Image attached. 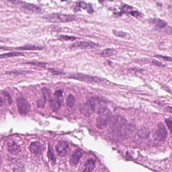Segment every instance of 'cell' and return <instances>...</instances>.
Returning <instances> with one entry per match:
<instances>
[{"instance_id": "cell-1", "label": "cell", "mask_w": 172, "mask_h": 172, "mask_svg": "<svg viewBox=\"0 0 172 172\" xmlns=\"http://www.w3.org/2000/svg\"><path fill=\"white\" fill-rule=\"evenodd\" d=\"M110 130L112 133L117 136L127 135L132 131V127L127 121L121 116H116L111 120Z\"/></svg>"}, {"instance_id": "cell-2", "label": "cell", "mask_w": 172, "mask_h": 172, "mask_svg": "<svg viewBox=\"0 0 172 172\" xmlns=\"http://www.w3.org/2000/svg\"><path fill=\"white\" fill-rule=\"evenodd\" d=\"M93 112L101 114L105 113L107 110V105L105 101L100 98L92 97L87 102Z\"/></svg>"}, {"instance_id": "cell-3", "label": "cell", "mask_w": 172, "mask_h": 172, "mask_svg": "<svg viewBox=\"0 0 172 172\" xmlns=\"http://www.w3.org/2000/svg\"><path fill=\"white\" fill-rule=\"evenodd\" d=\"M44 18L52 22H66L73 21L75 19L74 15L63 14L60 13H51L44 16Z\"/></svg>"}, {"instance_id": "cell-4", "label": "cell", "mask_w": 172, "mask_h": 172, "mask_svg": "<svg viewBox=\"0 0 172 172\" xmlns=\"http://www.w3.org/2000/svg\"><path fill=\"white\" fill-rule=\"evenodd\" d=\"M16 101L20 114L23 116L28 115L31 109V105L29 102L23 98H19Z\"/></svg>"}, {"instance_id": "cell-5", "label": "cell", "mask_w": 172, "mask_h": 172, "mask_svg": "<svg viewBox=\"0 0 172 172\" xmlns=\"http://www.w3.org/2000/svg\"><path fill=\"white\" fill-rule=\"evenodd\" d=\"M70 77L73 79L89 82L101 83L103 81L102 79L98 77L89 75H86V74H81V73H75V74H72Z\"/></svg>"}, {"instance_id": "cell-6", "label": "cell", "mask_w": 172, "mask_h": 172, "mask_svg": "<svg viewBox=\"0 0 172 172\" xmlns=\"http://www.w3.org/2000/svg\"><path fill=\"white\" fill-rule=\"evenodd\" d=\"M106 112L100 115L97 118V127L100 129L104 128L106 127L112 120L111 114Z\"/></svg>"}, {"instance_id": "cell-7", "label": "cell", "mask_w": 172, "mask_h": 172, "mask_svg": "<svg viewBox=\"0 0 172 172\" xmlns=\"http://www.w3.org/2000/svg\"><path fill=\"white\" fill-rule=\"evenodd\" d=\"M167 135V130L164 125L162 123H159L156 127L155 132V136L156 139L160 141H163L166 139Z\"/></svg>"}, {"instance_id": "cell-8", "label": "cell", "mask_w": 172, "mask_h": 172, "mask_svg": "<svg viewBox=\"0 0 172 172\" xmlns=\"http://www.w3.org/2000/svg\"><path fill=\"white\" fill-rule=\"evenodd\" d=\"M57 152L60 156H65L69 151V147L68 143L64 141L59 142L56 147Z\"/></svg>"}, {"instance_id": "cell-9", "label": "cell", "mask_w": 172, "mask_h": 172, "mask_svg": "<svg viewBox=\"0 0 172 172\" xmlns=\"http://www.w3.org/2000/svg\"><path fill=\"white\" fill-rule=\"evenodd\" d=\"M98 47V44L90 41L77 42L72 46V48L75 49H86L88 48H95Z\"/></svg>"}, {"instance_id": "cell-10", "label": "cell", "mask_w": 172, "mask_h": 172, "mask_svg": "<svg viewBox=\"0 0 172 172\" xmlns=\"http://www.w3.org/2000/svg\"><path fill=\"white\" fill-rule=\"evenodd\" d=\"M20 10L25 13L39 14L42 12V9L39 7L31 4H24L20 8Z\"/></svg>"}, {"instance_id": "cell-11", "label": "cell", "mask_w": 172, "mask_h": 172, "mask_svg": "<svg viewBox=\"0 0 172 172\" xmlns=\"http://www.w3.org/2000/svg\"><path fill=\"white\" fill-rule=\"evenodd\" d=\"M30 151L34 154H40L44 150V147L39 142H32L29 147Z\"/></svg>"}, {"instance_id": "cell-12", "label": "cell", "mask_w": 172, "mask_h": 172, "mask_svg": "<svg viewBox=\"0 0 172 172\" xmlns=\"http://www.w3.org/2000/svg\"><path fill=\"white\" fill-rule=\"evenodd\" d=\"M83 155V152L81 149H77L73 153L70 158V162L71 164L74 166L77 165L79 161L80 160L81 158H82Z\"/></svg>"}, {"instance_id": "cell-13", "label": "cell", "mask_w": 172, "mask_h": 172, "mask_svg": "<svg viewBox=\"0 0 172 172\" xmlns=\"http://www.w3.org/2000/svg\"><path fill=\"white\" fill-rule=\"evenodd\" d=\"M95 161L93 159H87L84 165V170L83 172H92L95 168Z\"/></svg>"}, {"instance_id": "cell-14", "label": "cell", "mask_w": 172, "mask_h": 172, "mask_svg": "<svg viewBox=\"0 0 172 172\" xmlns=\"http://www.w3.org/2000/svg\"><path fill=\"white\" fill-rule=\"evenodd\" d=\"M55 98H51L50 101V105L51 108L54 111H57L59 109L62 105V101L61 98L62 97H57L54 95Z\"/></svg>"}, {"instance_id": "cell-15", "label": "cell", "mask_w": 172, "mask_h": 172, "mask_svg": "<svg viewBox=\"0 0 172 172\" xmlns=\"http://www.w3.org/2000/svg\"><path fill=\"white\" fill-rule=\"evenodd\" d=\"M8 150L9 153L13 154H17L21 151L20 147L14 142L8 144Z\"/></svg>"}, {"instance_id": "cell-16", "label": "cell", "mask_w": 172, "mask_h": 172, "mask_svg": "<svg viewBox=\"0 0 172 172\" xmlns=\"http://www.w3.org/2000/svg\"><path fill=\"white\" fill-rule=\"evenodd\" d=\"M42 93L43 95V100L42 101H39L37 103V105L39 107H43L45 105V102L47 101V98L48 97L50 96L51 94L50 90L47 88H44L42 89Z\"/></svg>"}, {"instance_id": "cell-17", "label": "cell", "mask_w": 172, "mask_h": 172, "mask_svg": "<svg viewBox=\"0 0 172 172\" xmlns=\"http://www.w3.org/2000/svg\"><path fill=\"white\" fill-rule=\"evenodd\" d=\"M150 22L151 23L153 24L156 28H165L167 25V23L165 21L162 19H159L158 18H153L150 20Z\"/></svg>"}, {"instance_id": "cell-18", "label": "cell", "mask_w": 172, "mask_h": 172, "mask_svg": "<svg viewBox=\"0 0 172 172\" xmlns=\"http://www.w3.org/2000/svg\"><path fill=\"white\" fill-rule=\"evenodd\" d=\"M18 50H25V51H35V50H41L43 49V48L39 46L34 45H26L23 47H19L16 48Z\"/></svg>"}, {"instance_id": "cell-19", "label": "cell", "mask_w": 172, "mask_h": 172, "mask_svg": "<svg viewBox=\"0 0 172 172\" xmlns=\"http://www.w3.org/2000/svg\"><path fill=\"white\" fill-rule=\"evenodd\" d=\"M24 54L21 52H10L8 53L4 54L2 55H0V59L3 58H10V57H14L20 56H24Z\"/></svg>"}, {"instance_id": "cell-20", "label": "cell", "mask_w": 172, "mask_h": 172, "mask_svg": "<svg viewBox=\"0 0 172 172\" xmlns=\"http://www.w3.org/2000/svg\"><path fill=\"white\" fill-rule=\"evenodd\" d=\"M113 34L115 36L117 37H121V38H124V39H129L130 37V36H129V34L123 32L122 31H113Z\"/></svg>"}, {"instance_id": "cell-21", "label": "cell", "mask_w": 172, "mask_h": 172, "mask_svg": "<svg viewBox=\"0 0 172 172\" xmlns=\"http://www.w3.org/2000/svg\"><path fill=\"white\" fill-rule=\"evenodd\" d=\"M75 102V98L72 95H69L66 99V103L69 108H72L74 106Z\"/></svg>"}, {"instance_id": "cell-22", "label": "cell", "mask_w": 172, "mask_h": 172, "mask_svg": "<svg viewBox=\"0 0 172 172\" xmlns=\"http://www.w3.org/2000/svg\"><path fill=\"white\" fill-rule=\"evenodd\" d=\"M48 158L50 161H51L53 163H55L56 162V157H55L54 151L51 146L48 147Z\"/></svg>"}, {"instance_id": "cell-23", "label": "cell", "mask_w": 172, "mask_h": 172, "mask_svg": "<svg viewBox=\"0 0 172 172\" xmlns=\"http://www.w3.org/2000/svg\"><path fill=\"white\" fill-rule=\"evenodd\" d=\"M114 50L111 48H106L101 51V55L103 57H109L112 56L115 54Z\"/></svg>"}, {"instance_id": "cell-24", "label": "cell", "mask_w": 172, "mask_h": 172, "mask_svg": "<svg viewBox=\"0 0 172 172\" xmlns=\"http://www.w3.org/2000/svg\"><path fill=\"white\" fill-rule=\"evenodd\" d=\"M149 134H150V132L147 129H142L138 132V135L139 136L142 138H147L149 136Z\"/></svg>"}, {"instance_id": "cell-25", "label": "cell", "mask_w": 172, "mask_h": 172, "mask_svg": "<svg viewBox=\"0 0 172 172\" xmlns=\"http://www.w3.org/2000/svg\"><path fill=\"white\" fill-rule=\"evenodd\" d=\"M27 63L32 65H34V66L41 67H45L46 66V63H44V62H29Z\"/></svg>"}, {"instance_id": "cell-26", "label": "cell", "mask_w": 172, "mask_h": 172, "mask_svg": "<svg viewBox=\"0 0 172 172\" xmlns=\"http://www.w3.org/2000/svg\"><path fill=\"white\" fill-rule=\"evenodd\" d=\"M59 37L60 39L64 40H74L76 39V37L68 36H60Z\"/></svg>"}, {"instance_id": "cell-27", "label": "cell", "mask_w": 172, "mask_h": 172, "mask_svg": "<svg viewBox=\"0 0 172 172\" xmlns=\"http://www.w3.org/2000/svg\"><path fill=\"white\" fill-rule=\"evenodd\" d=\"M129 13L131 15H132V16L136 17V18H139L141 16L140 13H139V12L136 11H131Z\"/></svg>"}, {"instance_id": "cell-28", "label": "cell", "mask_w": 172, "mask_h": 172, "mask_svg": "<svg viewBox=\"0 0 172 172\" xmlns=\"http://www.w3.org/2000/svg\"><path fill=\"white\" fill-rule=\"evenodd\" d=\"M156 56L157 58H161L162 59L164 60L165 61H167L171 62L172 61V58L169 57L162 56H159V55H156Z\"/></svg>"}, {"instance_id": "cell-29", "label": "cell", "mask_w": 172, "mask_h": 172, "mask_svg": "<svg viewBox=\"0 0 172 172\" xmlns=\"http://www.w3.org/2000/svg\"><path fill=\"white\" fill-rule=\"evenodd\" d=\"M89 4H87L85 3V2H83V1H81L79 2V6L81 8H83L84 9H87V7H88Z\"/></svg>"}, {"instance_id": "cell-30", "label": "cell", "mask_w": 172, "mask_h": 172, "mask_svg": "<svg viewBox=\"0 0 172 172\" xmlns=\"http://www.w3.org/2000/svg\"><path fill=\"white\" fill-rule=\"evenodd\" d=\"M48 70L51 72L53 74H55V75H59V74H64L62 72H61V71H58L57 70L54 69H49Z\"/></svg>"}, {"instance_id": "cell-31", "label": "cell", "mask_w": 172, "mask_h": 172, "mask_svg": "<svg viewBox=\"0 0 172 172\" xmlns=\"http://www.w3.org/2000/svg\"><path fill=\"white\" fill-rule=\"evenodd\" d=\"M166 124L168 127H169V130L171 132V128H172V120L171 119H167L166 120Z\"/></svg>"}, {"instance_id": "cell-32", "label": "cell", "mask_w": 172, "mask_h": 172, "mask_svg": "<svg viewBox=\"0 0 172 172\" xmlns=\"http://www.w3.org/2000/svg\"><path fill=\"white\" fill-rule=\"evenodd\" d=\"M153 64H154V65H156L157 66H159V67H164V64H163L162 63H161L160 62L158 61H156V60H153Z\"/></svg>"}, {"instance_id": "cell-33", "label": "cell", "mask_w": 172, "mask_h": 172, "mask_svg": "<svg viewBox=\"0 0 172 172\" xmlns=\"http://www.w3.org/2000/svg\"><path fill=\"white\" fill-rule=\"evenodd\" d=\"M54 95L59 97H62L63 95V92L61 90H58L55 92Z\"/></svg>"}, {"instance_id": "cell-34", "label": "cell", "mask_w": 172, "mask_h": 172, "mask_svg": "<svg viewBox=\"0 0 172 172\" xmlns=\"http://www.w3.org/2000/svg\"><path fill=\"white\" fill-rule=\"evenodd\" d=\"M87 12H89V13H93V8H92V4H89V5H88V7H87Z\"/></svg>"}, {"instance_id": "cell-35", "label": "cell", "mask_w": 172, "mask_h": 172, "mask_svg": "<svg viewBox=\"0 0 172 172\" xmlns=\"http://www.w3.org/2000/svg\"><path fill=\"white\" fill-rule=\"evenodd\" d=\"M26 72H26V71H12L10 73L14 74H22L26 73Z\"/></svg>"}, {"instance_id": "cell-36", "label": "cell", "mask_w": 172, "mask_h": 172, "mask_svg": "<svg viewBox=\"0 0 172 172\" xmlns=\"http://www.w3.org/2000/svg\"><path fill=\"white\" fill-rule=\"evenodd\" d=\"M4 104V101L1 97H0V111L3 107Z\"/></svg>"}, {"instance_id": "cell-37", "label": "cell", "mask_w": 172, "mask_h": 172, "mask_svg": "<svg viewBox=\"0 0 172 172\" xmlns=\"http://www.w3.org/2000/svg\"><path fill=\"white\" fill-rule=\"evenodd\" d=\"M1 162H2V159H1V156H0V165L1 164Z\"/></svg>"}, {"instance_id": "cell-38", "label": "cell", "mask_w": 172, "mask_h": 172, "mask_svg": "<svg viewBox=\"0 0 172 172\" xmlns=\"http://www.w3.org/2000/svg\"><path fill=\"white\" fill-rule=\"evenodd\" d=\"M0 42H2V40L0 39Z\"/></svg>"}]
</instances>
